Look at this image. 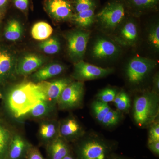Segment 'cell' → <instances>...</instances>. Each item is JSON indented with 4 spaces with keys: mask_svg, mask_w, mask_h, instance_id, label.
<instances>
[{
    "mask_svg": "<svg viewBox=\"0 0 159 159\" xmlns=\"http://www.w3.org/2000/svg\"><path fill=\"white\" fill-rule=\"evenodd\" d=\"M4 87L2 98L8 113L15 119H22L45 97L39 84L25 81Z\"/></svg>",
    "mask_w": 159,
    "mask_h": 159,
    "instance_id": "1",
    "label": "cell"
},
{
    "mask_svg": "<svg viewBox=\"0 0 159 159\" xmlns=\"http://www.w3.org/2000/svg\"><path fill=\"white\" fill-rule=\"evenodd\" d=\"M158 113L159 97L155 92L145 93L135 99L134 119L140 127H145L152 124Z\"/></svg>",
    "mask_w": 159,
    "mask_h": 159,
    "instance_id": "2",
    "label": "cell"
},
{
    "mask_svg": "<svg viewBox=\"0 0 159 159\" xmlns=\"http://www.w3.org/2000/svg\"><path fill=\"white\" fill-rule=\"evenodd\" d=\"M112 145L97 137L86 138L76 148L77 159H109L113 154Z\"/></svg>",
    "mask_w": 159,
    "mask_h": 159,
    "instance_id": "3",
    "label": "cell"
},
{
    "mask_svg": "<svg viewBox=\"0 0 159 159\" xmlns=\"http://www.w3.org/2000/svg\"><path fill=\"white\" fill-rule=\"evenodd\" d=\"M84 93L83 81H72L61 93L57 101V107L61 110L79 108L82 105Z\"/></svg>",
    "mask_w": 159,
    "mask_h": 159,
    "instance_id": "4",
    "label": "cell"
},
{
    "mask_svg": "<svg viewBox=\"0 0 159 159\" xmlns=\"http://www.w3.org/2000/svg\"><path fill=\"white\" fill-rule=\"evenodd\" d=\"M157 65L153 60L142 57H133L129 63L126 70L127 79L130 83H141Z\"/></svg>",
    "mask_w": 159,
    "mask_h": 159,
    "instance_id": "5",
    "label": "cell"
},
{
    "mask_svg": "<svg viewBox=\"0 0 159 159\" xmlns=\"http://www.w3.org/2000/svg\"><path fill=\"white\" fill-rule=\"evenodd\" d=\"M90 33L81 30L70 31L66 34L68 53L75 63L82 60L84 57Z\"/></svg>",
    "mask_w": 159,
    "mask_h": 159,
    "instance_id": "6",
    "label": "cell"
},
{
    "mask_svg": "<svg viewBox=\"0 0 159 159\" xmlns=\"http://www.w3.org/2000/svg\"><path fill=\"white\" fill-rule=\"evenodd\" d=\"M18 57L14 50L0 44V86L8 83L15 75Z\"/></svg>",
    "mask_w": 159,
    "mask_h": 159,
    "instance_id": "7",
    "label": "cell"
},
{
    "mask_svg": "<svg viewBox=\"0 0 159 159\" xmlns=\"http://www.w3.org/2000/svg\"><path fill=\"white\" fill-rule=\"evenodd\" d=\"M124 16L123 5L122 3L115 2L107 4L95 17L105 29H113L121 23Z\"/></svg>",
    "mask_w": 159,
    "mask_h": 159,
    "instance_id": "8",
    "label": "cell"
},
{
    "mask_svg": "<svg viewBox=\"0 0 159 159\" xmlns=\"http://www.w3.org/2000/svg\"><path fill=\"white\" fill-rule=\"evenodd\" d=\"M43 6L50 18L57 22L70 20L74 14L70 0H45Z\"/></svg>",
    "mask_w": 159,
    "mask_h": 159,
    "instance_id": "9",
    "label": "cell"
},
{
    "mask_svg": "<svg viewBox=\"0 0 159 159\" xmlns=\"http://www.w3.org/2000/svg\"><path fill=\"white\" fill-rule=\"evenodd\" d=\"M113 71V69L100 67L81 60L75 63L73 77L78 81H83L105 77Z\"/></svg>",
    "mask_w": 159,
    "mask_h": 159,
    "instance_id": "10",
    "label": "cell"
},
{
    "mask_svg": "<svg viewBox=\"0 0 159 159\" xmlns=\"http://www.w3.org/2000/svg\"><path fill=\"white\" fill-rule=\"evenodd\" d=\"M46 60L42 55L28 53L18 57L16 73V75L27 77L34 73L45 65Z\"/></svg>",
    "mask_w": 159,
    "mask_h": 159,
    "instance_id": "11",
    "label": "cell"
},
{
    "mask_svg": "<svg viewBox=\"0 0 159 159\" xmlns=\"http://www.w3.org/2000/svg\"><path fill=\"white\" fill-rule=\"evenodd\" d=\"M72 81L70 78H61L51 81H41L37 84L41 89L45 97V100L57 105V101L63 91Z\"/></svg>",
    "mask_w": 159,
    "mask_h": 159,
    "instance_id": "12",
    "label": "cell"
},
{
    "mask_svg": "<svg viewBox=\"0 0 159 159\" xmlns=\"http://www.w3.org/2000/svg\"><path fill=\"white\" fill-rule=\"evenodd\" d=\"M83 128L74 117H69L59 122V136L66 142H73L82 137Z\"/></svg>",
    "mask_w": 159,
    "mask_h": 159,
    "instance_id": "13",
    "label": "cell"
},
{
    "mask_svg": "<svg viewBox=\"0 0 159 159\" xmlns=\"http://www.w3.org/2000/svg\"><path fill=\"white\" fill-rule=\"evenodd\" d=\"M32 145L22 136L15 134L9 145L6 159H26Z\"/></svg>",
    "mask_w": 159,
    "mask_h": 159,
    "instance_id": "14",
    "label": "cell"
},
{
    "mask_svg": "<svg viewBox=\"0 0 159 159\" xmlns=\"http://www.w3.org/2000/svg\"><path fill=\"white\" fill-rule=\"evenodd\" d=\"M65 67L61 64L52 62L44 65L37 71L30 75V81L38 83L57 77L62 74Z\"/></svg>",
    "mask_w": 159,
    "mask_h": 159,
    "instance_id": "15",
    "label": "cell"
},
{
    "mask_svg": "<svg viewBox=\"0 0 159 159\" xmlns=\"http://www.w3.org/2000/svg\"><path fill=\"white\" fill-rule=\"evenodd\" d=\"M57 105L44 100L31 109L23 118L33 120H43L51 119L55 113Z\"/></svg>",
    "mask_w": 159,
    "mask_h": 159,
    "instance_id": "16",
    "label": "cell"
},
{
    "mask_svg": "<svg viewBox=\"0 0 159 159\" xmlns=\"http://www.w3.org/2000/svg\"><path fill=\"white\" fill-rule=\"evenodd\" d=\"M59 122L54 119L43 120L38 130L40 140L47 145L59 136Z\"/></svg>",
    "mask_w": 159,
    "mask_h": 159,
    "instance_id": "17",
    "label": "cell"
},
{
    "mask_svg": "<svg viewBox=\"0 0 159 159\" xmlns=\"http://www.w3.org/2000/svg\"><path fill=\"white\" fill-rule=\"evenodd\" d=\"M119 52L118 47L113 43L103 38L96 41L92 50L93 56L98 59L109 58Z\"/></svg>",
    "mask_w": 159,
    "mask_h": 159,
    "instance_id": "18",
    "label": "cell"
},
{
    "mask_svg": "<svg viewBox=\"0 0 159 159\" xmlns=\"http://www.w3.org/2000/svg\"><path fill=\"white\" fill-rule=\"evenodd\" d=\"M47 150L50 159H62L72 152L68 142L59 136L47 144Z\"/></svg>",
    "mask_w": 159,
    "mask_h": 159,
    "instance_id": "19",
    "label": "cell"
},
{
    "mask_svg": "<svg viewBox=\"0 0 159 159\" xmlns=\"http://www.w3.org/2000/svg\"><path fill=\"white\" fill-rule=\"evenodd\" d=\"M138 39V29L133 21H128L122 26L116 41L123 46H133Z\"/></svg>",
    "mask_w": 159,
    "mask_h": 159,
    "instance_id": "20",
    "label": "cell"
},
{
    "mask_svg": "<svg viewBox=\"0 0 159 159\" xmlns=\"http://www.w3.org/2000/svg\"><path fill=\"white\" fill-rule=\"evenodd\" d=\"M24 33V28L21 23L16 19L9 20L3 30L4 39L8 41L16 42L22 38Z\"/></svg>",
    "mask_w": 159,
    "mask_h": 159,
    "instance_id": "21",
    "label": "cell"
},
{
    "mask_svg": "<svg viewBox=\"0 0 159 159\" xmlns=\"http://www.w3.org/2000/svg\"><path fill=\"white\" fill-rule=\"evenodd\" d=\"M14 133L0 120V159H6L9 145Z\"/></svg>",
    "mask_w": 159,
    "mask_h": 159,
    "instance_id": "22",
    "label": "cell"
},
{
    "mask_svg": "<svg viewBox=\"0 0 159 159\" xmlns=\"http://www.w3.org/2000/svg\"><path fill=\"white\" fill-rule=\"evenodd\" d=\"M53 32V28L49 24L41 21L36 23L33 26L31 34L34 39L43 41L50 38Z\"/></svg>",
    "mask_w": 159,
    "mask_h": 159,
    "instance_id": "23",
    "label": "cell"
},
{
    "mask_svg": "<svg viewBox=\"0 0 159 159\" xmlns=\"http://www.w3.org/2000/svg\"><path fill=\"white\" fill-rule=\"evenodd\" d=\"M95 10L89 9L74 14L71 20L80 27L88 28L93 23L95 18Z\"/></svg>",
    "mask_w": 159,
    "mask_h": 159,
    "instance_id": "24",
    "label": "cell"
},
{
    "mask_svg": "<svg viewBox=\"0 0 159 159\" xmlns=\"http://www.w3.org/2000/svg\"><path fill=\"white\" fill-rule=\"evenodd\" d=\"M39 50L46 54H57L61 50V44L57 37L53 36L43 40L39 44Z\"/></svg>",
    "mask_w": 159,
    "mask_h": 159,
    "instance_id": "25",
    "label": "cell"
},
{
    "mask_svg": "<svg viewBox=\"0 0 159 159\" xmlns=\"http://www.w3.org/2000/svg\"><path fill=\"white\" fill-rule=\"evenodd\" d=\"M92 107L95 118L99 122H102L105 115L111 109L108 103L101 102L97 99L93 102Z\"/></svg>",
    "mask_w": 159,
    "mask_h": 159,
    "instance_id": "26",
    "label": "cell"
},
{
    "mask_svg": "<svg viewBox=\"0 0 159 159\" xmlns=\"http://www.w3.org/2000/svg\"><path fill=\"white\" fill-rule=\"evenodd\" d=\"M74 14L91 9H95V0H71Z\"/></svg>",
    "mask_w": 159,
    "mask_h": 159,
    "instance_id": "27",
    "label": "cell"
},
{
    "mask_svg": "<svg viewBox=\"0 0 159 159\" xmlns=\"http://www.w3.org/2000/svg\"><path fill=\"white\" fill-rule=\"evenodd\" d=\"M113 102L119 111H126L130 107V98L124 92H121L117 94Z\"/></svg>",
    "mask_w": 159,
    "mask_h": 159,
    "instance_id": "28",
    "label": "cell"
},
{
    "mask_svg": "<svg viewBox=\"0 0 159 159\" xmlns=\"http://www.w3.org/2000/svg\"><path fill=\"white\" fill-rule=\"evenodd\" d=\"M121 118L120 112L111 109L102 119L101 123L107 127H111L117 125Z\"/></svg>",
    "mask_w": 159,
    "mask_h": 159,
    "instance_id": "29",
    "label": "cell"
},
{
    "mask_svg": "<svg viewBox=\"0 0 159 159\" xmlns=\"http://www.w3.org/2000/svg\"><path fill=\"white\" fill-rule=\"evenodd\" d=\"M117 94V91L115 89L107 88L103 89L98 93L97 96V99L101 102L108 103L113 102Z\"/></svg>",
    "mask_w": 159,
    "mask_h": 159,
    "instance_id": "30",
    "label": "cell"
},
{
    "mask_svg": "<svg viewBox=\"0 0 159 159\" xmlns=\"http://www.w3.org/2000/svg\"><path fill=\"white\" fill-rule=\"evenodd\" d=\"M148 40L151 45L157 51L159 49V25L157 24L152 28L149 34Z\"/></svg>",
    "mask_w": 159,
    "mask_h": 159,
    "instance_id": "31",
    "label": "cell"
},
{
    "mask_svg": "<svg viewBox=\"0 0 159 159\" xmlns=\"http://www.w3.org/2000/svg\"><path fill=\"white\" fill-rule=\"evenodd\" d=\"M130 4L139 9H145L154 7L157 4L158 0H129Z\"/></svg>",
    "mask_w": 159,
    "mask_h": 159,
    "instance_id": "32",
    "label": "cell"
},
{
    "mask_svg": "<svg viewBox=\"0 0 159 159\" xmlns=\"http://www.w3.org/2000/svg\"><path fill=\"white\" fill-rule=\"evenodd\" d=\"M159 141V124L158 122H154L151 126L148 134V142Z\"/></svg>",
    "mask_w": 159,
    "mask_h": 159,
    "instance_id": "33",
    "label": "cell"
},
{
    "mask_svg": "<svg viewBox=\"0 0 159 159\" xmlns=\"http://www.w3.org/2000/svg\"><path fill=\"white\" fill-rule=\"evenodd\" d=\"M14 6L16 9L26 14L29 8V0H12Z\"/></svg>",
    "mask_w": 159,
    "mask_h": 159,
    "instance_id": "34",
    "label": "cell"
},
{
    "mask_svg": "<svg viewBox=\"0 0 159 159\" xmlns=\"http://www.w3.org/2000/svg\"><path fill=\"white\" fill-rule=\"evenodd\" d=\"M26 159H44L39 150L32 145L28 152Z\"/></svg>",
    "mask_w": 159,
    "mask_h": 159,
    "instance_id": "35",
    "label": "cell"
},
{
    "mask_svg": "<svg viewBox=\"0 0 159 159\" xmlns=\"http://www.w3.org/2000/svg\"><path fill=\"white\" fill-rule=\"evenodd\" d=\"M9 5V0H0V21L6 16Z\"/></svg>",
    "mask_w": 159,
    "mask_h": 159,
    "instance_id": "36",
    "label": "cell"
},
{
    "mask_svg": "<svg viewBox=\"0 0 159 159\" xmlns=\"http://www.w3.org/2000/svg\"><path fill=\"white\" fill-rule=\"evenodd\" d=\"M148 148L152 153L154 154L157 156H159V141L148 142Z\"/></svg>",
    "mask_w": 159,
    "mask_h": 159,
    "instance_id": "37",
    "label": "cell"
},
{
    "mask_svg": "<svg viewBox=\"0 0 159 159\" xmlns=\"http://www.w3.org/2000/svg\"><path fill=\"white\" fill-rule=\"evenodd\" d=\"M153 85L154 89L156 93H157L159 92V74H157L155 76L153 79Z\"/></svg>",
    "mask_w": 159,
    "mask_h": 159,
    "instance_id": "38",
    "label": "cell"
},
{
    "mask_svg": "<svg viewBox=\"0 0 159 159\" xmlns=\"http://www.w3.org/2000/svg\"><path fill=\"white\" fill-rule=\"evenodd\" d=\"M62 159H77V157L75 156L72 152L64 157Z\"/></svg>",
    "mask_w": 159,
    "mask_h": 159,
    "instance_id": "39",
    "label": "cell"
},
{
    "mask_svg": "<svg viewBox=\"0 0 159 159\" xmlns=\"http://www.w3.org/2000/svg\"><path fill=\"white\" fill-rule=\"evenodd\" d=\"M109 159H128L122 156H120L116 155L114 154L113 153L112 155L111 156L110 158Z\"/></svg>",
    "mask_w": 159,
    "mask_h": 159,
    "instance_id": "40",
    "label": "cell"
},
{
    "mask_svg": "<svg viewBox=\"0 0 159 159\" xmlns=\"http://www.w3.org/2000/svg\"><path fill=\"white\" fill-rule=\"evenodd\" d=\"M2 98V93H1V90H0V98Z\"/></svg>",
    "mask_w": 159,
    "mask_h": 159,
    "instance_id": "41",
    "label": "cell"
},
{
    "mask_svg": "<svg viewBox=\"0 0 159 159\" xmlns=\"http://www.w3.org/2000/svg\"><path fill=\"white\" fill-rule=\"evenodd\" d=\"M1 22H2V21H0V29H1Z\"/></svg>",
    "mask_w": 159,
    "mask_h": 159,
    "instance_id": "42",
    "label": "cell"
}]
</instances>
